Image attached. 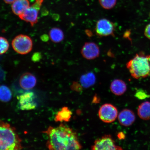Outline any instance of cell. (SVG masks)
<instances>
[{
  "instance_id": "cell-8",
  "label": "cell",
  "mask_w": 150,
  "mask_h": 150,
  "mask_svg": "<svg viewBox=\"0 0 150 150\" xmlns=\"http://www.w3.org/2000/svg\"><path fill=\"white\" fill-rule=\"evenodd\" d=\"M115 25L112 22L106 18H102L97 22L95 31L98 36L100 37L114 35Z\"/></svg>"
},
{
  "instance_id": "cell-7",
  "label": "cell",
  "mask_w": 150,
  "mask_h": 150,
  "mask_svg": "<svg viewBox=\"0 0 150 150\" xmlns=\"http://www.w3.org/2000/svg\"><path fill=\"white\" fill-rule=\"evenodd\" d=\"M99 118L106 123H112L118 117L117 108L110 104H105L101 106L98 111Z\"/></svg>"
},
{
  "instance_id": "cell-25",
  "label": "cell",
  "mask_w": 150,
  "mask_h": 150,
  "mask_svg": "<svg viewBox=\"0 0 150 150\" xmlns=\"http://www.w3.org/2000/svg\"><path fill=\"white\" fill-rule=\"evenodd\" d=\"M3 1L6 3L7 4H11L16 0H3Z\"/></svg>"
},
{
  "instance_id": "cell-13",
  "label": "cell",
  "mask_w": 150,
  "mask_h": 150,
  "mask_svg": "<svg viewBox=\"0 0 150 150\" xmlns=\"http://www.w3.org/2000/svg\"><path fill=\"white\" fill-rule=\"evenodd\" d=\"M110 89L114 95L121 96L126 91L127 86L126 83L123 80L115 79L110 84Z\"/></svg>"
},
{
  "instance_id": "cell-9",
  "label": "cell",
  "mask_w": 150,
  "mask_h": 150,
  "mask_svg": "<svg viewBox=\"0 0 150 150\" xmlns=\"http://www.w3.org/2000/svg\"><path fill=\"white\" fill-rule=\"evenodd\" d=\"M36 97L33 92H26L18 97L20 109L30 110L35 109L37 106Z\"/></svg>"
},
{
  "instance_id": "cell-15",
  "label": "cell",
  "mask_w": 150,
  "mask_h": 150,
  "mask_svg": "<svg viewBox=\"0 0 150 150\" xmlns=\"http://www.w3.org/2000/svg\"><path fill=\"white\" fill-rule=\"evenodd\" d=\"M138 114L141 119L147 120L150 119V102H145L138 107Z\"/></svg>"
},
{
  "instance_id": "cell-20",
  "label": "cell",
  "mask_w": 150,
  "mask_h": 150,
  "mask_svg": "<svg viewBox=\"0 0 150 150\" xmlns=\"http://www.w3.org/2000/svg\"><path fill=\"white\" fill-rule=\"evenodd\" d=\"M117 0H99V4L103 8L111 9L115 6Z\"/></svg>"
},
{
  "instance_id": "cell-17",
  "label": "cell",
  "mask_w": 150,
  "mask_h": 150,
  "mask_svg": "<svg viewBox=\"0 0 150 150\" xmlns=\"http://www.w3.org/2000/svg\"><path fill=\"white\" fill-rule=\"evenodd\" d=\"M72 112L69 109L64 107L58 112L56 115L55 120L56 122H68L70 121Z\"/></svg>"
},
{
  "instance_id": "cell-4",
  "label": "cell",
  "mask_w": 150,
  "mask_h": 150,
  "mask_svg": "<svg viewBox=\"0 0 150 150\" xmlns=\"http://www.w3.org/2000/svg\"><path fill=\"white\" fill-rule=\"evenodd\" d=\"M13 49L16 52L21 55H25L33 49V41L27 35H20L14 38L12 41Z\"/></svg>"
},
{
  "instance_id": "cell-6",
  "label": "cell",
  "mask_w": 150,
  "mask_h": 150,
  "mask_svg": "<svg viewBox=\"0 0 150 150\" xmlns=\"http://www.w3.org/2000/svg\"><path fill=\"white\" fill-rule=\"evenodd\" d=\"M91 149L95 150H121L120 146L116 145L112 137L110 135H105L96 140Z\"/></svg>"
},
{
  "instance_id": "cell-23",
  "label": "cell",
  "mask_w": 150,
  "mask_h": 150,
  "mask_svg": "<svg viewBox=\"0 0 150 150\" xmlns=\"http://www.w3.org/2000/svg\"><path fill=\"white\" fill-rule=\"evenodd\" d=\"M145 36L150 40V23L146 26L144 33Z\"/></svg>"
},
{
  "instance_id": "cell-19",
  "label": "cell",
  "mask_w": 150,
  "mask_h": 150,
  "mask_svg": "<svg viewBox=\"0 0 150 150\" xmlns=\"http://www.w3.org/2000/svg\"><path fill=\"white\" fill-rule=\"evenodd\" d=\"M12 93L11 90L7 86H0V100L4 102H7L11 100Z\"/></svg>"
},
{
  "instance_id": "cell-1",
  "label": "cell",
  "mask_w": 150,
  "mask_h": 150,
  "mask_svg": "<svg viewBox=\"0 0 150 150\" xmlns=\"http://www.w3.org/2000/svg\"><path fill=\"white\" fill-rule=\"evenodd\" d=\"M48 136L47 146L50 150H79L82 146L75 131L67 125L61 124L59 126H50L43 132Z\"/></svg>"
},
{
  "instance_id": "cell-24",
  "label": "cell",
  "mask_w": 150,
  "mask_h": 150,
  "mask_svg": "<svg viewBox=\"0 0 150 150\" xmlns=\"http://www.w3.org/2000/svg\"><path fill=\"white\" fill-rule=\"evenodd\" d=\"M118 137L120 139H124L125 138V136L124 134L122 132L120 133L118 135Z\"/></svg>"
},
{
  "instance_id": "cell-21",
  "label": "cell",
  "mask_w": 150,
  "mask_h": 150,
  "mask_svg": "<svg viewBox=\"0 0 150 150\" xmlns=\"http://www.w3.org/2000/svg\"><path fill=\"white\" fill-rule=\"evenodd\" d=\"M9 46V43L7 39L4 37H0V55L6 52Z\"/></svg>"
},
{
  "instance_id": "cell-16",
  "label": "cell",
  "mask_w": 150,
  "mask_h": 150,
  "mask_svg": "<svg viewBox=\"0 0 150 150\" xmlns=\"http://www.w3.org/2000/svg\"><path fill=\"white\" fill-rule=\"evenodd\" d=\"M49 33L50 40L54 42H60L64 39V33L63 31L59 28H52Z\"/></svg>"
},
{
  "instance_id": "cell-22",
  "label": "cell",
  "mask_w": 150,
  "mask_h": 150,
  "mask_svg": "<svg viewBox=\"0 0 150 150\" xmlns=\"http://www.w3.org/2000/svg\"><path fill=\"white\" fill-rule=\"evenodd\" d=\"M135 96L137 98L143 100L146 98H149L150 96L148 95L145 91L142 90H138L137 91L135 94Z\"/></svg>"
},
{
  "instance_id": "cell-18",
  "label": "cell",
  "mask_w": 150,
  "mask_h": 150,
  "mask_svg": "<svg viewBox=\"0 0 150 150\" xmlns=\"http://www.w3.org/2000/svg\"><path fill=\"white\" fill-rule=\"evenodd\" d=\"M80 82L82 86L88 88L93 85L96 81V77L93 73L89 72L84 74L80 78Z\"/></svg>"
},
{
  "instance_id": "cell-11",
  "label": "cell",
  "mask_w": 150,
  "mask_h": 150,
  "mask_svg": "<svg viewBox=\"0 0 150 150\" xmlns=\"http://www.w3.org/2000/svg\"><path fill=\"white\" fill-rule=\"evenodd\" d=\"M118 119L121 125L125 127H129L136 120V116L132 110L125 109L120 112L118 115Z\"/></svg>"
},
{
  "instance_id": "cell-10",
  "label": "cell",
  "mask_w": 150,
  "mask_h": 150,
  "mask_svg": "<svg viewBox=\"0 0 150 150\" xmlns=\"http://www.w3.org/2000/svg\"><path fill=\"white\" fill-rule=\"evenodd\" d=\"M100 49L95 43L86 42L81 50V53L83 57L87 60H93L100 55Z\"/></svg>"
},
{
  "instance_id": "cell-12",
  "label": "cell",
  "mask_w": 150,
  "mask_h": 150,
  "mask_svg": "<svg viewBox=\"0 0 150 150\" xmlns=\"http://www.w3.org/2000/svg\"><path fill=\"white\" fill-rule=\"evenodd\" d=\"M36 77L30 73H24L20 77V85L22 89L28 90L33 89L37 83Z\"/></svg>"
},
{
  "instance_id": "cell-3",
  "label": "cell",
  "mask_w": 150,
  "mask_h": 150,
  "mask_svg": "<svg viewBox=\"0 0 150 150\" xmlns=\"http://www.w3.org/2000/svg\"><path fill=\"white\" fill-rule=\"evenodd\" d=\"M126 65L131 76L136 79L150 76V55L142 52L137 54Z\"/></svg>"
},
{
  "instance_id": "cell-14",
  "label": "cell",
  "mask_w": 150,
  "mask_h": 150,
  "mask_svg": "<svg viewBox=\"0 0 150 150\" xmlns=\"http://www.w3.org/2000/svg\"><path fill=\"white\" fill-rule=\"evenodd\" d=\"M29 6V0H16L12 4L11 8L14 14L19 16Z\"/></svg>"
},
{
  "instance_id": "cell-5",
  "label": "cell",
  "mask_w": 150,
  "mask_h": 150,
  "mask_svg": "<svg viewBox=\"0 0 150 150\" xmlns=\"http://www.w3.org/2000/svg\"><path fill=\"white\" fill-rule=\"evenodd\" d=\"M44 0H35V2L29 6L20 16L21 19L29 23L33 26L38 21L39 12Z\"/></svg>"
},
{
  "instance_id": "cell-2",
  "label": "cell",
  "mask_w": 150,
  "mask_h": 150,
  "mask_svg": "<svg viewBox=\"0 0 150 150\" xmlns=\"http://www.w3.org/2000/svg\"><path fill=\"white\" fill-rule=\"evenodd\" d=\"M22 148L21 139L14 127L0 120V150H18Z\"/></svg>"
}]
</instances>
